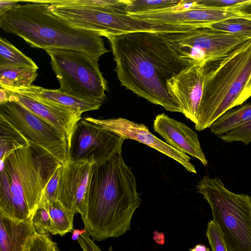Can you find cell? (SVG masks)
I'll return each mask as SVG.
<instances>
[{"instance_id": "1", "label": "cell", "mask_w": 251, "mask_h": 251, "mask_svg": "<svg viewBox=\"0 0 251 251\" xmlns=\"http://www.w3.org/2000/svg\"><path fill=\"white\" fill-rule=\"evenodd\" d=\"M188 32L138 31L105 35L121 85L166 110L182 113L179 101L169 92L167 81L196 62L179 45L180 39Z\"/></svg>"}, {"instance_id": "2", "label": "cell", "mask_w": 251, "mask_h": 251, "mask_svg": "<svg viewBox=\"0 0 251 251\" xmlns=\"http://www.w3.org/2000/svg\"><path fill=\"white\" fill-rule=\"evenodd\" d=\"M141 199L136 177L122 151L94 164L89 185L87 212L82 219L94 241L117 238L130 229Z\"/></svg>"}, {"instance_id": "3", "label": "cell", "mask_w": 251, "mask_h": 251, "mask_svg": "<svg viewBox=\"0 0 251 251\" xmlns=\"http://www.w3.org/2000/svg\"><path fill=\"white\" fill-rule=\"evenodd\" d=\"M18 1L23 3L18 2L0 14V27L22 38L30 47L78 50L98 60L109 51L102 36L71 26L50 12L45 0Z\"/></svg>"}, {"instance_id": "4", "label": "cell", "mask_w": 251, "mask_h": 251, "mask_svg": "<svg viewBox=\"0 0 251 251\" xmlns=\"http://www.w3.org/2000/svg\"><path fill=\"white\" fill-rule=\"evenodd\" d=\"M61 165L29 144L11 151L0 160V211L19 220L31 219L42 201L47 184Z\"/></svg>"}, {"instance_id": "5", "label": "cell", "mask_w": 251, "mask_h": 251, "mask_svg": "<svg viewBox=\"0 0 251 251\" xmlns=\"http://www.w3.org/2000/svg\"><path fill=\"white\" fill-rule=\"evenodd\" d=\"M251 77V39L224 56L205 61L195 129L210 128L222 115L250 98L247 86Z\"/></svg>"}, {"instance_id": "6", "label": "cell", "mask_w": 251, "mask_h": 251, "mask_svg": "<svg viewBox=\"0 0 251 251\" xmlns=\"http://www.w3.org/2000/svg\"><path fill=\"white\" fill-rule=\"evenodd\" d=\"M196 187L210 206L227 251H251V197L230 191L219 177L204 176Z\"/></svg>"}, {"instance_id": "7", "label": "cell", "mask_w": 251, "mask_h": 251, "mask_svg": "<svg viewBox=\"0 0 251 251\" xmlns=\"http://www.w3.org/2000/svg\"><path fill=\"white\" fill-rule=\"evenodd\" d=\"M59 83V90L77 98L102 104L107 81L98 59L83 52L64 49L45 50Z\"/></svg>"}, {"instance_id": "8", "label": "cell", "mask_w": 251, "mask_h": 251, "mask_svg": "<svg viewBox=\"0 0 251 251\" xmlns=\"http://www.w3.org/2000/svg\"><path fill=\"white\" fill-rule=\"evenodd\" d=\"M52 14L71 26L98 33L101 36L149 31L151 25L127 13H109L84 7L61 5L45 0Z\"/></svg>"}, {"instance_id": "9", "label": "cell", "mask_w": 251, "mask_h": 251, "mask_svg": "<svg viewBox=\"0 0 251 251\" xmlns=\"http://www.w3.org/2000/svg\"><path fill=\"white\" fill-rule=\"evenodd\" d=\"M8 98L6 102L0 103V117L21 133L28 144L48 153L62 165L69 161V149L58 132L16 100L8 95Z\"/></svg>"}, {"instance_id": "10", "label": "cell", "mask_w": 251, "mask_h": 251, "mask_svg": "<svg viewBox=\"0 0 251 251\" xmlns=\"http://www.w3.org/2000/svg\"><path fill=\"white\" fill-rule=\"evenodd\" d=\"M125 139L100 125L80 119L74 131L69 149L72 160H90L100 163L122 151Z\"/></svg>"}, {"instance_id": "11", "label": "cell", "mask_w": 251, "mask_h": 251, "mask_svg": "<svg viewBox=\"0 0 251 251\" xmlns=\"http://www.w3.org/2000/svg\"><path fill=\"white\" fill-rule=\"evenodd\" d=\"M130 15L153 24L197 27H208L226 19L240 17L230 11L201 5L198 0H181L176 5L165 10Z\"/></svg>"}, {"instance_id": "12", "label": "cell", "mask_w": 251, "mask_h": 251, "mask_svg": "<svg viewBox=\"0 0 251 251\" xmlns=\"http://www.w3.org/2000/svg\"><path fill=\"white\" fill-rule=\"evenodd\" d=\"M250 39L202 27L186 33L180 39L179 43L184 53L192 60L207 61L226 55Z\"/></svg>"}, {"instance_id": "13", "label": "cell", "mask_w": 251, "mask_h": 251, "mask_svg": "<svg viewBox=\"0 0 251 251\" xmlns=\"http://www.w3.org/2000/svg\"><path fill=\"white\" fill-rule=\"evenodd\" d=\"M95 163L88 160H70L62 165L58 201L73 216L86 214L88 193Z\"/></svg>"}, {"instance_id": "14", "label": "cell", "mask_w": 251, "mask_h": 251, "mask_svg": "<svg viewBox=\"0 0 251 251\" xmlns=\"http://www.w3.org/2000/svg\"><path fill=\"white\" fill-rule=\"evenodd\" d=\"M85 119L100 125L125 139L134 140L145 144L176 160L188 172L197 173L194 166L190 162L191 158L188 155L158 138L143 124L136 123L123 118L98 119L85 117Z\"/></svg>"}, {"instance_id": "15", "label": "cell", "mask_w": 251, "mask_h": 251, "mask_svg": "<svg viewBox=\"0 0 251 251\" xmlns=\"http://www.w3.org/2000/svg\"><path fill=\"white\" fill-rule=\"evenodd\" d=\"M5 91L8 96L54 128L70 149L75 127L82 119L81 113L70 107Z\"/></svg>"}, {"instance_id": "16", "label": "cell", "mask_w": 251, "mask_h": 251, "mask_svg": "<svg viewBox=\"0 0 251 251\" xmlns=\"http://www.w3.org/2000/svg\"><path fill=\"white\" fill-rule=\"evenodd\" d=\"M205 61H198L167 81L169 93L179 102L182 113L194 124L203 91Z\"/></svg>"}, {"instance_id": "17", "label": "cell", "mask_w": 251, "mask_h": 251, "mask_svg": "<svg viewBox=\"0 0 251 251\" xmlns=\"http://www.w3.org/2000/svg\"><path fill=\"white\" fill-rule=\"evenodd\" d=\"M153 128L170 146L198 159L204 166L207 165L198 134L184 123L162 113L155 117Z\"/></svg>"}, {"instance_id": "18", "label": "cell", "mask_w": 251, "mask_h": 251, "mask_svg": "<svg viewBox=\"0 0 251 251\" xmlns=\"http://www.w3.org/2000/svg\"><path fill=\"white\" fill-rule=\"evenodd\" d=\"M35 232L31 218L19 220L0 211V251H26Z\"/></svg>"}, {"instance_id": "19", "label": "cell", "mask_w": 251, "mask_h": 251, "mask_svg": "<svg viewBox=\"0 0 251 251\" xmlns=\"http://www.w3.org/2000/svg\"><path fill=\"white\" fill-rule=\"evenodd\" d=\"M5 90L55 104L70 107L82 114L85 112L99 109L102 104L77 98L58 89H49L34 85Z\"/></svg>"}, {"instance_id": "20", "label": "cell", "mask_w": 251, "mask_h": 251, "mask_svg": "<svg viewBox=\"0 0 251 251\" xmlns=\"http://www.w3.org/2000/svg\"><path fill=\"white\" fill-rule=\"evenodd\" d=\"M251 120V103L231 109L219 117L210 127L219 136L224 135Z\"/></svg>"}, {"instance_id": "21", "label": "cell", "mask_w": 251, "mask_h": 251, "mask_svg": "<svg viewBox=\"0 0 251 251\" xmlns=\"http://www.w3.org/2000/svg\"><path fill=\"white\" fill-rule=\"evenodd\" d=\"M37 70L25 67L0 68V86L5 90L28 86L36 79Z\"/></svg>"}, {"instance_id": "22", "label": "cell", "mask_w": 251, "mask_h": 251, "mask_svg": "<svg viewBox=\"0 0 251 251\" xmlns=\"http://www.w3.org/2000/svg\"><path fill=\"white\" fill-rule=\"evenodd\" d=\"M41 205L47 208L51 218L50 234L64 236L73 230L74 216L64 208L59 201L43 202L39 205Z\"/></svg>"}, {"instance_id": "23", "label": "cell", "mask_w": 251, "mask_h": 251, "mask_svg": "<svg viewBox=\"0 0 251 251\" xmlns=\"http://www.w3.org/2000/svg\"><path fill=\"white\" fill-rule=\"evenodd\" d=\"M25 67L38 70L36 63L12 45L0 37V68Z\"/></svg>"}, {"instance_id": "24", "label": "cell", "mask_w": 251, "mask_h": 251, "mask_svg": "<svg viewBox=\"0 0 251 251\" xmlns=\"http://www.w3.org/2000/svg\"><path fill=\"white\" fill-rule=\"evenodd\" d=\"M56 3L84 7L109 13H127L125 0H53Z\"/></svg>"}, {"instance_id": "25", "label": "cell", "mask_w": 251, "mask_h": 251, "mask_svg": "<svg viewBox=\"0 0 251 251\" xmlns=\"http://www.w3.org/2000/svg\"><path fill=\"white\" fill-rule=\"evenodd\" d=\"M128 15H137L165 10L176 5V0H125Z\"/></svg>"}, {"instance_id": "26", "label": "cell", "mask_w": 251, "mask_h": 251, "mask_svg": "<svg viewBox=\"0 0 251 251\" xmlns=\"http://www.w3.org/2000/svg\"><path fill=\"white\" fill-rule=\"evenodd\" d=\"M0 160H3L14 149L15 144H28L23 136L1 117H0Z\"/></svg>"}, {"instance_id": "27", "label": "cell", "mask_w": 251, "mask_h": 251, "mask_svg": "<svg viewBox=\"0 0 251 251\" xmlns=\"http://www.w3.org/2000/svg\"><path fill=\"white\" fill-rule=\"evenodd\" d=\"M208 27L251 38V20L243 17L227 19L214 24Z\"/></svg>"}, {"instance_id": "28", "label": "cell", "mask_w": 251, "mask_h": 251, "mask_svg": "<svg viewBox=\"0 0 251 251\" xmlns=\"http://www.w3.org/2000/svg\"><path fill=\"white\" fill-rule=\"evenodd\" d=\"M31 221L36 233L50 234L51 229V220L47 208L39 205L32 216Z\"/></svg>"}, {"instance_id": "29", "label": "cell", "mask_w": 251, "mask_h": 251, "mask_svg": "<svg viewBox=\"0 0 251 251\" xmlns=\"http://www.w3.org/2000/svg\"><path fill=\"white\" fill-rule=\"evenodd\" d=\"M219 137L225 142L241 141L249 145L251 142V120Z\"/></svg>"}, {"instance_id": "30", "label": "cell", "mask_w": 251, "mask_h": 251, "mask_svg": "<svg viewBox=\"0 0 251 251\" xmlns=\"http://www.w3.org/2000/svg\"><path fill=\"white\" fill-rule=\"evenodd\" d=\"M206 235L212 251H227L221 232L212 220L208 222Z\"/></svg>"}, {"instance_id": "31", "label": "cell", "mask_w": 251, "mask_h": 251, "mask_svg": "<svg viewBox=\"0 0 251 251\" xmlns=\"http://www.w3.org/2000/svg\"><path fill=\"white\" fill-rule=\"evenodd\" d=\"M62 165H60L55 170L48 181L41 202H51L58 201V197Z\"/></svg>"}, {"instance_id": "32", "label": "cell", "mask_w": 251, "mask_h": 251, "mask_svg": "<svg viewBox=\"0 0 251 251\" xmlns=\"http://www.w3.org/2000/svg\"><path fill=\"white\" fill-rule=\"evenodd\" d=\"M56 243L50 234H41L36 232L32 237L26 251H52Z\"/></svg>"}, {"instance_id": "33", "label": "cell", "mask_w": 251, "mask_h": 251, "mask_svg": "<svg viewBox=\"0 0 251 251\" xmlns=\"http://www.w3.org/2000/svg\"><path fill=\"white\" fill-rule=\"evenodd\" d=\"M246 0H198L201 5L226 10L228 7L245 2Z\"/></svg>"}, {"instance_id": "34", "label": "cell", "mask_w": 251, "mask_h": 251, "mask_svg": "<svg viewBox=\"0 0 251 251\" xmlns=\"http://www.w3.org/2000/svg\"><path fill=\"white\" fill-rule=\"evenodd\" d=\"M226 10L251 20V0H246L243 3L227 8Z\"/></svg>"}, {"instance_id": "35", "label": "cell", "mask_w": 251, "mask_h": 251, "mask_svg": "<svg viewBox=\"0 0 251 251\" xmlns=\"http://www.w3.org/2000/svg\"><path fill=\"white\" fill-rule=\"evenodd\" d=\"M77 241L83 251H102L87 233L81 235Z\"/></svg>"}, {"instance_id": "36", "label": "cell", "mask_w": 251, "mask_h": 251, "mask_svg": "<svg viewBox=\"0 0 251 251\" xmlns=\"http://www.w3.org/2000/svg\"><path fill=\"white\" fill-rule=\"evenodd\" d=\"M18 0H0V14L3 13L9 8L17 5Z\"/></svg>"}, {"instance_id": "37", "label": "cell", "mask_w": 251, "mask_h": 251, "mask_svg": "<svg viewBox=\"0 0 251 251\" xmlns=\"http://www.w3.org/2000/svg\"><path fill=\"white\" fill-rule=\"evenodd\" d=\"M153 238L155 242L159 245H163L165 242V236L163 233L154 231Z\"/></svg>"}, {"instance_id": "38", "label": "cell", "mask_w": 251, "mask_h": 251, "mask_svg": "<svg viewBox=\"0 0 251 251\" xmlns=\"http://www.w3.org/2000/svg\"><path fill=\"white\" fill-rule=\"evenodd\" d=\"M84 233H86V230L85 228L80 230L75 229L73 230L71 238L73 240H77L80 236Z\"/></svg>"}, {"instance_id": "39", "label": "cell", "mask_w": 251, "mask_h": 251, "mask_svg": "<svg viewBox=\"0 0 251 251\" xmlns=\"http://www.w3.org/2000/svg\"><path fill=\"white\" fill-rule=\"evenodd\" d=\"M190 251H210L209 248L203 244H197L192 249H190Z\"/></svg>"}, {"instance_id": "40", "label": "cell", "mask_w": 251, "mask_h": 251, "mask_svg": "<svg viewBox=\"0 0 251 251\" xmlns=\"http://www.w3.org/2000/svg\"><path fill=\"white\" fill-rule=\"evenodd\" d=\"M8 100L6 92L2 88L0 89V103L6 102Z\"/></svg>"}, {"instance_id": "41", "label": "cell", "mask_w": 251, "mask_h": 251, "mask_svg": "<svg viewBox=\"0 0 251 251\" xmlns=\"http://www.w3.org/2000/svg\"><path fill=\"white\" fill-rule=\"evenodd\" d=\"M52 251H61L57 247L56 245L54 247Z\"/></svg>"}]
</instances>
